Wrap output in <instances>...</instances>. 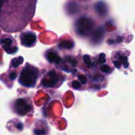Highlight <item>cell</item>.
<instances>
[{
	"mask_svg": "<svg viewBox=\"0 0 135 135\" xmlns=\"http://www.w3.org/2000/svg\"><path fill=\"white\" fill-rule=\"evenodd\" d=\"M36 0H0V27L7 32L22 30L34 16Z\"/></svg>",
	"mask_w": 135,
	"mask_h": 135,
	"instance_id": "obj_1",
	"label": "cell"
},
{
	"mask_svg": "<svg viewBox=\"0 0 135 135\" xmlns=\"http://www.w3.org/2000/svg\"><path fill=\"white\" fill-rule=\"evenodd\" d=\"M39 77V70L36 67L27 64L21 70L19 77V83L28 88L35 86Z\"/></svg>",
	"mask_w": 135,
	"mask_h": 135,
	"instance_id": "obj_2",
	"label": "cell"
},
{
	"mask_svg": "<svg viewBox=\"0 0 135 135\" xmlns=\"http://www.w3.org/2000/svg\"><path fill=\"white\" fill-rule=\"evenodd\" d=\"M94 25L95 24L93 20L87 17H82L77 20L74 27L78 35L81 36H87L91 34Z\"/></svg>",
	"mask_w": 135,
	"mask_h": 135,
	"instance_id": "obj_3",
	"label": "cell"
},
{
	"mask_svg": "<svg viewBox=\"0 0 135 135\" xmlns=\"http://www.w3.org/2000/svg\"><path fill=\"white\" fill-rule=\"evenodd\" d=\"M60 80V75L55 70H51L44 77L41 81V84L45 88H53L55 85L59 84Z\"/></svg>",
	"mask_w": 135,
	"mask_h": 135,
	"instance_id": "obj_4",
	"label": "cell"
},
{
	"mask_svg": "<svg viewBox=\"0 0 135 135\" xmlns=\"http://www.w3.org/2000/svg\"><path fill=\"white\" fill-rule=\"evenodd\" d=\"M14 112L21 116L27 115V113L32 109V106L28 104V102L25 99H18L14 102L13 104Z\"/></svg>",
	"mask_w": 135,
	"mask_h": 135,
	"instance_id": "obj_5",
	"label": "cell"
},
{
	"mask_svg": "<svg viewBox=\"0 0 135 135\" xmlns=\"http://www.w3.org/2000/svg\"><path fill=\"white\" fill-rule=\"evenodd\" d=\"M0 44L2 47V49L5 51H6L8 54H14L18 50L16 42L10 36L2 38L0 40Z\"/></svg>",
	"mask_w": 135,
	"mask_h": 135,
	"instance_id": "obj_6",
	"label": "cell"
},
{
	"mask_svg": "<svg viewBox=\"0 0 135 135\" xmlns=\"http://www.w3.org/2000/svg\"><path fill=\"white\" fill-rule=\"evenodd\" d=\"M20 40L21 44L23 46L30 47L35 45L36 42V35L32 32H25L21 35Z\"/></svg>",
	"mask_w": 135,
	"mask_h": 135,
	"instance_id": "obj_7",
	"label": "cell"
},
{
	"mask_svg": "<svg viewBox=\"0 0 135 135\" xmlns=\"http://www.w3.org/2000/svg\"><path fill=\"white\" fill-rule=\"evenodd\" d=\"M46 57H47V61L49 62L52 63V64L59 65V63L62 61V59H61L60 56L58 55V53L55 51H53V50L48 51L47 52V54H46Z\"/></svg>",
	"mask_w": 135,
	"mask_h": 135,
	"instance_id": "obj_8",
	"label": "cell"
},
{
	"mask_svg": "<svg viewBox=\"0 0 135 135\" xmlns=\"http://www.w3.org/2000/svg\"><path fill=\"white\" fill-rule=\"evenodd\" d=\"M95 9L98 15L104 17L108 13V8L104 2H98L95 4Z\"/></svg>",
	"mask_w": 135,
	"mask_h": 135,
	"instance_id": "obj_9",
	"label": "cell"
},
{
	"mask_svg": "<svg viewBox=\"0 0 135 135\" xmlns=\"http://www.w3.org/2000/svg\"><path fill=\"white\" fill-rule=\"evenodd\" d=\"M74 42L71 40H62L59 44V47L61 49H72L74 47Z\"/></svg>",
	"mask_w": 135,
	"mask_h": 135,
	"instance_id": "obj_10",
	"label": "cell"
},
{
	"mask_svg": "<svg viewBox=\"0 0 135 135\" xmlns=\"http://www.w3.org/2000/svg\"><path fill=\"white\" fill-rule=\"evenodd\" d=\"M103 36H104V31H103L102 28H99L93 33L92 40H93V41L97 43V42H99V41H100L102 40Z\"/></svg>",
	"mask_w": 135,
	"mask_h": 135,
	"instance_id": "obj_11",
	"label": "cell"
},
{
	"mask_svg": "<svg viewBox=\"0 0 135 135\" xmlns=\"http://www.w3.org/2000/svg\"><path fill=\"white\" fill-rule=\"evenodd\" d=\"M118 61H120L119 68H120V66H123V65H125L126 66H127V57H124L123 55H119V54H117V55H115V59L113 60V62H118Z\"/></svg>",
	"mask_w": 135,
	"mask_h": 135,
	"instance_id": "obj_12",
	"label": "cell"
},
{
	"mask_svg": "<svg viewBox=\"0 0 135 135\" xmlns=\"http://www.w3.org/2000/svg\"><path fill=\"white\" fill-rule=\"evenodd\" d=\"M23 62V58L22 57H17L15 58L12 60L11 62V66L13 68H16L17 66H19L21 63Z\"/></svg>",
	"mask_w": 135,
	"mask_h": 135,
	"instance_id": "obj_13",
	"label": "cell"
},
{
	"mask_svg": "<svg viewBox=\"0 0 135 135\" xmlns=\"http://www.w3.org/2000/svg\"><path fill=\"white\" fill-rule=\"evenodd\" d=\"M100 70H101L102 72H104V73L109 74V73H111L112 69H111L108 66H107V65H102V66H100Z\"/></svg>",
	"mask_w": 135,
	"mask_h": 135,
	"instance_id": "obj_14",
	"label": "cell"
},
{
	"mask_svg": "<svg viewBox=\"0 0 135 135\" xmlns=\"http://www.w3.org/2000/svg\"><path fill=\"white\" fill-rule=\"evenodd\" d=\"M78 80H79L82 84H86V82H87L86 78H85L84 75H81V74L78 75Z\"/></svg>",
	"mask_w": 135,
	"mask_h": 135,
	"instance_id": "obj_15",
	"label": "cell"
},
{
	"mask_svg": "<svg viewBox=\"0 0 135 135\" xmlns=\"http://www.w3.org/2000/svg\"><path fill=\"white\" fill-rule=\"evenodd\" d=\"M17 76V72H11V73L9 74V78L10 80L13 81V80H15V79H16Z\"/></svg>",
	"mask_w": 135,
	"mask_h": 135,
	"instance_id": "obj_16",
	"label": "cell"
},
{
	"mask_svg": "<svg viewBox=\"0 0 135 135\" xmlns=\"http://www.w3.org/2000/svg\"><path fill=\"white\" fill-rule=\"evenodd\" d=\"M72 87H73L74 89H78L80 88V83H79L78 81H73V83H72Z\"/></svg>",
	"mask_w": 135,
	"mask_h": 135,
	"instance_id": "obj_17",
	"label": "cell"
}]
</instances>
